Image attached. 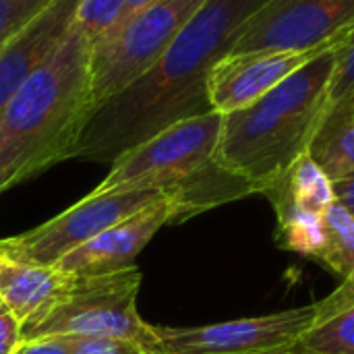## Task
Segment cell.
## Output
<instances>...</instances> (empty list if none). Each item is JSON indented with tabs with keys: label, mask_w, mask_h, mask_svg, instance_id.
<instances>
[{
	"label": "cell",
	"mask_w": 354,
	"mask_h": 354,
	"mask_svg": "<svg viewBox=\"0 0 354 354\" xmlns=\"http://www.w3.org/2000/svg\"><path fill=\"white\" fill-rule=\"evenodd\" d=\"M315 307H317L315 324H324V322H328L330 317L342 313L344 309L354 307V270L351 272V276H346V278L342 280V284H340L330 297H326L324 301L315 303Z\"/></svg>",
	"instance_id": "obj_23"
},
{
	"label": "cell",
	"mask_w": 354,
	"mask_h": 354,
	"mask_svg": "<svg viewBox=\"0 0 354 354\" xmlns=\"http://www.w3.org/2000/svg\"><path fill=\"white\" fill-rule=\"evenodd\" d=\"M191 216L185 193L172 191L71 251L56 266L73 274H106L131 268L160 228Z\"/></svg>",
	"instance_id": "obj_10"
},
{
	"label": "cell",
	"mask_w": 354,
	"mask_h": 354,
	"mask_svg": "<svg viewBox=\"0 0 354 354\" xmlns=\"http://www.w3.org/2000/svg\"><path fill=\"white\" fill-rule=\"evenodd\" d=\"M336 46L317 52L255 104L224 114L216 164L263 193L309 153L326 114Z\"/></svg>",
	"instance_id": "obj_3"
},
{
	"label": "cell",
	"mask_w": 354,
	"mask_h": 354,
	"mask_svg": "<svg viewBox=\"0 0 354 354\" xmlns=\"http://www.w3.org/2000/svg\"><path fill=\"white\" fill-rule=\"evenodd\" d=\"M322 220L324 245L315 261L344 280L354 270V216L338 201H334Z\"/></svg>",
	"instance_id": "obj_15"
},
{
	"label": "cell",
	"mask_w": 354,
	"mask_h": 354,
	"mask_svg": "<svg viewBox=\"0 0 354 354\" xmlns=\"http://www.w3.org/2000/svg\"><path fill=\"white\" fill-rule=\"evenodd\" d=\"M354 29V0H266L239 29L230 54L319 52Z\"/></svg>",
	"instance_id": "obj_7"
},
{
	"label": "cell",
	"mask_w": 354,
	"mask_h": 354,
	"mask_svg": "<svg viewBox=\"0 0 354 354\" xmlns=\"http://www.w3.org/2000/svg\"><path fill=\"white\" fill-rule=\"evenodd\" d=\"M127 17V0H79L75 25L87 35L91 46H95L116 31Z\"/></svg>",
	"instance_id": "obj_19"
},
{
	"label": "cell",
	"mask_w": 354,
	"mask_h": 354,
	"mask_svg": "<svg viewBox=\"0 0 354 354\" xmlns=\"http://www.w3.org/2000/svg\"><path fill=\"white\" fill-rule=\"evenodd\" d=\"M15 354H73L71 338L66 336H44L21 340Z\"/></svg>",
	"instance_id": "obj_25"
},
{
	"label": "cell",
	"mask_w": 354,
	"mask_h": 354,
	"mask_svg": "<svg viewBox=\"0 0 354 354\" xmlns=\"http://www.w3.org/2000/svg\"><path fill=\"white\" fill-rule=\"evenodd\" d=\"M71 338L73 354H137L141 353L133 344H127L116 338L104 336H66ZM145 354V353H143Z\"/></svg>",
	"instance_id": "obj_22"
},
{
	"label": "cell",
	"mask_w": 354,
	"mask_h": 354,
	"mask_svg": "<svg viewBox=\"0 0 354 354\" xmlns=\"http://www.w3.org/2000/svg\"><path fill=\"white\" fill-rule=\"evenodd\" d=\"M263 195L272 201L274 209L290 207L311 216H324L336 201L332 178L311 158V153H303L276 183L263 191Z\"/></svg>",
	"instance_id": "obj_14"
},
{
	"label": "cell",
	"mask_w": 354,
	"mask_h": 354,
	"mask_svg": "<svg viewBox=\"0 0 354 354\" xmlns=\"http://www.w3.org/2000/svg\"><path fill=\"white\" fill-rule=\"evenodd\" d=\"M317 317L315 305L199 328H156L160 354H259L297 344Z\"/></svg>",
	"instance_id": "obj_9"
},
{
	"label": "cell",
	"mask_w": 354,
	"mask_h": 354,
	"mask_svg": "<svg viewBox=\"0 0 354 354\" xmlns=\"http://www.w3.org/2000/svg\"><path fill=\"white\" fill-rule=\"evenodd\" d=\"M149 2H153V0H127V10H129V15H133L135 10L147 6Z\"/></svg>",
	"instance_id": "obj_28"
},
{
	"label": "cell",
	"mask_w": 354,
	"mask_h": 354,
	"mask_svg": "<svg viewBox=\"0 0 354 354\" xmlns=\"http://www.w3.org/2000/svg\"><path fill=\"white\" fill-rule=\"evenodd\" d=\"M222 114L207 112L166 127L112 162L91 193L131 189H180L191 214L243 199L255 189L216 164Z\"/></svg>",
	"instance_id": "obj_4"
},
{
	"label": "cell",
	"mask_w": 354,
	"mask_h": 354,
	"mask_svg": "<svg viewBox=\"0 0 354 354\" xmlns=\"http://www.w3.org/2000/svg\"><path fill=\"white\" fill-rule=\"evenodd\" d=\"M52 2L54 0H0V48Z\"/></svg>",
	"instance_id": "obj_21"
},
{
	"label": "cell",
	"mask_w": 354,
	"mask_h": 354,
	"mask_svg": "<svg viewBox=\"0 0 354 354\" xmlns=\"http://www.w3.org/2000/svg\"><path fill=\"white\" fill-rule=\"evenodd\" d=\"M266 0H207L139 81L102 104L77 156L112 164L166 127L212 110L207 75L230 54L241 25Z\"/></svg>",
	"instance_id": "obj_1"
},
{
	"label": "cell",
	"mask_w": 354,
	"mask_h": 354,
	"mask_svg": "<svg viewBox=\"0 0 354 354\" xmlns=\"http://www.w3.org/2000/svg\"><path fill=\"white\" fill-rule=\"evenodd\" d=\"M205 2L153 0L97 41L91 48V87L97 108L151 71Z\"/></svg>",
	"instance_id": "obj_6"
},
{
	"label": "cell",
	"mask_w": 354,
	"mask_h": 354,
	"mask_svg": "<svg viewBox=\"0 0 354 354\" xmlns=\"http://www.w3.org/2000/svg\"><path fill=\"white\" fill-rule=\"evenodd\" d=\"M79 0H54L0 48V114L19 87L66 37Z\"/></svg>",
	"instance_id": "obj_13"
},
{
	"label": "cell",
	"mask_w": 354,
	"mask_h": 354,
	"mask_svg": "<svg viewBox=\"0 0 354 354\" xmlns=\"http://www.w3.org/2000/svg\"><path fill=\"white\" fill-rule=\"evenodd\" d=\"M276 243L280 249L292 251L301 257L315 259L324 245V220L322 216L303 214L290 207H278Z\"/></svg>",
	"instance_id": "obj_17"
},
{
	"label": "cell",
	"mask_w": 354,
	"mask_h": 354,
	"mask_svg": "<svg viewBox=\"0 0 354 354\" xmlns=\"http://www.w3.org/2000/svg\"><path fill=\"white\" fill-rule=\"evenodd\" d=\"M91 41L71 25L60 46L19 87L0 114V193L77 156L97 102Z\"/></svg>",
	"instance_id": "obj_2"
},
{
	"label": "cell",
	"mask_w": 354,
	"mask_h": 354,
	"mask_svg": "<svg viewBox=\"0 0 354 354\" xmlns=\"http://www.w3.org/2000/svg\"><path fill=\"white\" fill-rule=\"evenodd\" d=\"M180 189H131L89 193L56 218L23 234L0 239V247L29 261L56 266L71 251L95 239L110 226L122 222L145 205Z\"/></svg>",
	"instance_id": "obj_8"
},
{
	"label": "cell",
	"mask_w": 354,
	"mask_h": 354,
	"mask_svg": "<svg viewBox=\"0 0 354 354\" xmlns=\"http://www.w3.org/2000/svg\"><path fill=\"white\" fill-rule=\"evenodd\" d=\"M301 342L317 354H354V307L315 324Z\"/></svg>",
	"instance_id": "obj_20"
},
{
	"label": "cell",
	"mask_w": 354,
	"mask_h": 354,
	"mask_svg": "<svg viewBox=\"0 0 354 354\" xmlns=\"http://www.w3.org/2000/svg\"><path fill=\"white\" fill-rule=\"evenodd\" d=\"M322 52V50H319ZM317 52H241L226 54L207 75L212 110L230 114L255 104Z\"/></svg>",
	"instance_id": "obj_11"
},
{
	"label": "cell",
	"mask_w": 354,
	"mask_h": 354,
	"mask_svg": "<svg viewBox=\"0 0 354 354\" xmlns=\"http://www.w3.org/2000/svg\"><path fill=\"white\" fill-rule=\"evenodd\" d=\"M141 272L131 266L106 274H79L73 290L23 340L44 336H104L160 354L156 328L137 311Z\"/></svg>",
	"instance_id": "obj_5"
},
{
	"label": "cell",
	"mask_w": 354,
	"mask_h": 354,
	"mask_svg": "<svg viewBox=\"0 0 354 354\" xmlns=\"http://www.w3.org/2000/svg\"><path fill=\"white\" fill-rule=\"evenodd\" d=\"M23 340V326L0 301V354H15Z\"/></svg>",
	"instance_id": "obj_24"
},
{
	"label": "cell",
	"mask_w": 354,
	"mask_h": 354,
	"mask_svg": "<svg viewBox=\"0 0 354 354\" xmlns=\"http://www.w3.org/2000/svg\"><path fill=\"white\" fill-rule=\"evenodd\" d=\"M332 185H334L336 201L354 216V170L340 176V178H336V180H332Z\"/></svg>",
	"instance_id": "obj_26"
},
{
	"label": "cell",
	"mask_w": 354,
	"mask_h": 354,
	"mask_svg": "<svg viewBox=\"0 0 354 354\" xmlns=\"http://www.w3.org/2000/svg\"><path fill=\"white\" fill-rule=\"evenodd\" d=\"M351 114H354V29L336 46V66L319 131Z\"/></svg>",
	"instance_id": "obj_18"
},
{
	"label": "cell",
	"mask_w": 354,
	"mask_h": 354,
	"mask_svg": "<svg viewBox=\"0 0 354 354\" xmlns=\"http://www.w3.org/2000/svg\"><path fill=\"white\" fill-rule=\"evenodd\" d=\"M259 354H317L315 351H311L309 346H305L301 340L297 344H290V346H284V348H276V351H268V353Z\"/></svg>",
	"instance_id": "obj_27"
},
{
	"label": "cell",
	"mask_w": 354,
	"mask_h": 354,
	"mask_svg": "<svg viewBox=\"0 0 354 354\" xmlns=\"http://www.w3.org/2000/svg\"><path fill=\"white\" fill-rule=\"evenodd\" d=\"M311 158L324 168V172L336 180L354 170V114L324 127L311 147Z\"/></svg>",
	"instance_id": "obj_16"
},
{
	"label": "cell",
	"mask_w": 354,
	"mask_h": 354,
	"mask_svg": "<svg viewBox=\"0 0 354 354\" xmlns=\"http://www.w3.org/2000/svg\"><path fill=\"white\" fill-rule=\"evenodd\" d=\"M79 274L19 257L0 247V301L15 313L23 334L37 326L75 286Z\"/></svg>",
	"instance_id": "obj_12"
},
{
	"label": "cell",
	"mask_w": 354,
	"mask_h": 354,
	"mask_svg": "<svg viewBox=\"0 0 354 354\" xmlns=\"http://www.w3.org/2000/svg\"><path fill=\"white\" fill-rule=\"evenodd\" d=\"M137 354H143V353H137Z\"/></svg>",
	"instance_id": "obj_29"
}]
</instances>
